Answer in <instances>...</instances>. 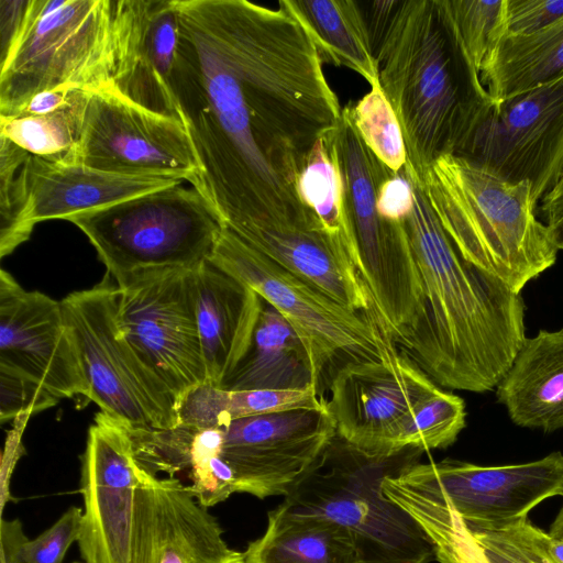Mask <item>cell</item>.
<instances>
[{
	"label": "cell",
	"instance_id": "cell-9",
	"mask_svg": "<svg viewBox=\"0 0 563 563\" xmlns=\"http://www.w3.org/2000/svg\"><path fill=\"white\" fill-rule=\"evenodd\" d=\"M208 260L254 290L290 323L305 345L318 386L332 365L384 360L398 352L373 312H358L340 305L250 246L227 227L219 233Z\"/></svg>",
	"mask_w": 563,
	"mask_h": 563
},
{
	"label": "cell",
	"instance_id": "cell-4",
	"mask_svg": "<svg viewBox=\"0 0 563 563\" xmlns=\"http://www.w3.org/2000/svg\"><path fill=\"white\" fill-rule=\"evenodd\" d=\"M409 175L460 254L514 291L555 263L558 249L537 218L528 181H508L455 154Z\"/></svg>",
	"mask_w": 563,
	"mask_h": 563
},
{
	"label": "cell",
	"instance_id": "cell-17",
	"mask_svg": "<svg viewBox=\"0 0 563 563\" xmlns=\"http://www.w3.org/2000/svg\"><path fill=\"white\" fill-rule=\"evenodd\" d=\"M400 475L448 500L466 525L514 521L528 517L547 498L563 496L561 452L503 466H479L450 459L417 463Z\"/></svg>",
	"mask_w": 563,
	"mask_h": 563
},
{
	"label": "cell",
	"instance_id": "cell-37",
	"mask_svg": "<svg viewBox=\"0 0 563 563\" xmlns=\"http://www.w3.org/2000/svg\"><path fill=\"white\" fill-rule=\"evenodd\" d=\"M0 394L2 422L47 409L60 400L36 379L4 365H0Z\"/></svg>",
	"mask_w": 563,
	"mask_h": 563
},
{
	"label": "cell",
	"instance_id": "cell-7",
	"mask_svg": "<svg viewBox=\"0 0 563 563\" xmlns=\"http://www.w3.org/2000/svg\"><path fill=\"white\" fill-rule=\"evenodd\" d=\"M334 142L357 272L383 333L400 345L422 319L424 297L406 223L385 220L377 209V188L388 167L363 143L343 109Z\"/></svg>",
	"mask_w": 563,
	"mask_h": 563
},
{
	"label": "cell",
	"instance_id": "cell-26",
	"mask_svg": "<svg viewBox=\"0 0 563 563\" xmlns=\"http://www.w3.org/2000/svg\"><path fill=\"white\" fill-rule=\"evenodd\" d=\"M563 75V16L530 34H506L481 70L494 102Z\"/></svg>",
	"mask_w": 563,
	"mask_h": 563
},
{
	"label": "cell",
	"instance_id": "cell-6",
	"mask_svg": "<svg viewBox=\"0 0 563 563\" xmlns=\"http://www.w3.org/2000/svg\"><path fill=\"white\" fill-rule=\"evenodd\" d=\"M89 239L118 288L156 272L194 269L224 227L207 196L174 185L66 219Z\"/></svg>",
	"mask_w": 563,
	"mask_h": 563
},
{
	"label": "cell",
	"instance_id": "cell-35",
	"mask_svg": "<svg viewBox=\"0 0 563 563\" xmlns=\"http://www.w3.org/2000/svg\"><path fill=\"white\" fill-rule=\"evenodd\" d=\"M216 404L221 429L232 421L298 409H320L327 400L314 386L305 389H216Z\"/></svg>",
	"mask_w": 563,
	"mask_h": 563
},
{
	"label": "cell",
	"instance_id": "cell-19",
	"mask_svg": "<svg viewBox=\"0 0 563 563\" xmlns=\"http://www.w3.org/2000/svg\"><path fill=\"white\" fill-rule=\"evenodd\" d=\"M111 82L133 101L186 119L177 89L181 31L173 0L113 1Z\"/></svg>",
	"mask_w": 563,
	"mask_h": 563
},
{
	"label": "cell",
	"instance_id": "cell-3",
	"mask_svg": "<svg viewBox=\"0 0 563 563\" xmlns=\"http://www.w3.org/2000/svg\"><path fill=\"white\" fill-rule=\"evenodd\" d=\"M376 62L413 177L439 157L457 154L495 103L462 46L445 0H400Z\"/></svg>",
	"mask_w": 563,
	"mask_h": 563
},
{
	"label": "cell",
	"instance_id": "cell-33",
	"mask_svg": "<svg viewBox=\"0 0 563 563\" xmlns=\"http://www.w3.org/2000/svg\"><path fill=\"white\" fill-rule=\"evenodd\" d=\"M466 424L465 402L457 395L439 388L422 402L406 424L399 442L423 452L452 445Z\"/></svg>",
	"mask_w": 563,
	"mask_h": 563
},
{
	"label": "cell",
	"instance_id": "cell-38",
	"mask_svg": "<svg viewBox=\"0 0 563 563\" xmlns=\"http://www.w3.org/2000/svg\"><path fill=\"white\" fill-rule=\"evenodd\" d=\"M81 520L82 508L69 507L53 526L25 542L26 563H63L67 550L79 538Z\"/></svg>",
	"mask_w": 563,
	"mask_h": 563
},
{
	"label": "cell",
	"instance_id": "cell-45",
	"mask_svg": "<svg viewBox=\"0 0 563 563\" xmlns=\"http://www.w3.org/2000/svg\"><path fill=\"white\" fill-rule=\"evenodd\" d=\"M548 547L554 559L559 563H563V539L552 538L549 534Z\"/></svg>",
	"mask_w": 563,
	"mask_h": 563
},
{
	"label": "cell",
	"instance_id": "cell-21",
	"mask_svg": "<svg viewBox=\"0 0 563 563\" xmlns=\"http://www.w3.org/2000/svg\"><path fill=\"white\" fill-rule=\"evenodd\" d=\"M21 199L15 240L27 241L35 224L62 219L184 181L103 172L29 154L20 169Z\"/></svg>",
	"mask_w": 563,
	"mask_h": 563
},
{
	"label": "cell",
	"instance_id": "cell-30",
	"mask_svg": "<svg viewBox=\"0 0 563 563\" xmlns=\"http://www.w3.org/2000/svg\"><path fill=\"white\" fill-rule=\"evenodd\" d=\"M89 90L65 108L44 115L0 117V136L49 161L63 162L76 147Z\"/></svg>",
	"mask_w": 563,
	"mask_h": 563
},
{
	"label": "cell",
	"instance_id": "cell-15",
	"mask_svg": "<svg viewBox=\"0 0 563 563\" xmlns=\"http://www.w3.org/2000/svg\"><path fill=\"white\" fill-rule=\"evenodd\" d=\"M223 431L236 493L260 499L289 494L336 435L327 406L242 418Z\"/></svg>",
	"mask_w": 563,
	"mask_h": 563
},
{
	"label": "cell",
	"instance_id": "cell-22",
	"mask_svg": "<svg viewBox=\"0 0 563 563\" xmlns=\"http://www.w3.org/2000/svg\"><path fill=\"white\" fill-rule=\"evenodd\" d=\"M192 274L206 383L222 387L249 353L265 301L209 260Z\"/></svg>",
	"mask_w": 563,
	"mask_h": 563
},
{
	"label": "cell",
	"instance_id": "cell-1",
	"mask_svg": "<svg viewBox=\"0 0 563 563\" xmlns=\"http://www.w3.org/2000/svg\"><path fill=\"white\" fill-rule=\"evenodd\" d=\"M180 25L199 35L236 78L254 136L282 187L297 179L312 146L335 130L342 108L309 33L278 2L173 0Z\"/></svg>",
	"mask_w": 563,
	"mask_h": 563
},
{
	"label": "cell",
	"instance_id": "cell-39",
	"mask_svg": "<svg viewBox=\"0 0 563 563\" xmlns=\"http://www.w3.org/2000/svg\"><path fill=\"white\" fill-rule=\"evenodd\" d=\"M563 16V0H507V34H530Z\"/></svg>",
	"mask_w": 563,
	"mask_h": 563
},
{
	"label": "cell",
	"instance_id": "cell-29",
	"mask_svg": "<svg viewBox=\"0 0 563 563\" xmlns=\"http://www.w3.org/2000/svg\"><path fill=\"white\" fill-rule=\"evenodd\" d=\"M334 131L318 139L309 152L297 179V194L324 230L345 247L357 271V254L346 212Z\"/></svg>",
	"mask_w": 563,
	"mask_h": 563
},
{
	"label": "cell",
	"instance_id": "cell-5",
	"mask_svg": "<svg viewBox=\"0 0 563 563\" xmlns=\"http://www.w3.org/2000/svg\"><path fill=\"white\" fill-rule=\"evenodd\" d=\"M422 450L373 456L338 435L278 506L346 530L360 563H430L433 548L413 518L383 493V481L419 463Z\"/></svg>",
	"mask_w": 563,
	"mask_h": 563
},
{
	"label": "cell",
	"instance_id": "cell-12",
	"mask_svg": "<svg viewBox=\"0 0 563 563\" xmlns=\"http://www.w3.org/2000/svg\"><path fill=\"white\" fill-rule=\"evenodd\" d=\"M192 271L156 272L118 288L123 336L167 386L177 406L189 389L206 383Z\"/></svg>",
	"mask_w": 563,
	"mask_h": 563
},
{
	"label": "cell",
	"instance_id": "cell-42",
	"mask_svg": "<svg viewBox=\"0 0 563 563\" xmlns=\"http://www.w3.org/2000/svg\"><path fill=\"white\" fill-rule=\"evenodd\" d=\"M31 0H0L1 56L3 58L20 36Z\"/></svg>",
	"mask_w": 563,
	"mask_h": 563
},
{
	"label": "cell",
	"instance_id": "cell-2",
	"mask_svg": "<svg viewBox=\"0 0 563 563\" xmlns=\"http://www.w3.org/2000/svg\"><path fill=\"white\" fill-rule=\"evenodd\" d=\"M410 178L413 205L405 223L422 280L424 313L400 353L439 386L489 391L526 339L523 299L460 254Z\"/></svg>",
	"mask_w": 563,
	"mask_h": 563
},
{
	"label": "cell",
	"instance_id": "cell-47",
	"mask_svg": "<svg viewBox=\"0 0 563 563\" xmlns=\"http://www.w3.org/2000/svg\"><path fill=\"white\" fill-rule=\"evenodd\" d=\"M74 563H79V562H74Z\"/></svg>",
	"mask_w": 563,
	"mask_h": 563
},
{
	"label": "cell",
	"instance_id": "cell-31",
	"mask_svg": "<svg viewBox=\"0 0 563 563\" xmlns=\"http://www.w3.org/2000/svg\"><path fill=\"white\" fill-rule=\"evenodd\" d=\"M343 113L373 155L394 172L407 165V152L398 118L379 81Z\"/></svg>",
	"mask_w": 563,
	"mask_h": 563
},
{
	"label": "cell",
	"instance_id": "cell-23",
	"mask_svg": "<svg viewBox=\"0 0 563 563\" xmlns=\"http://www.w3.org/2000/svg\"><path fill=\"white\" fill-rule=\"evenodd\" d=\"M496 397L519 427L563 428V328L525 339Z\"/></svg>",
	"mask_w": 563,
	"mask_h": 563
},
{
	"label": "cell",
	"instance_id": "cell-40",
	"mask_svg": "<svg viewBox=\"0 0 563 563\" xmlns=\"http://www.w3.org/2000/svg\"><path fill=\"white\" fill-rule=\"evenodd\" d=\"M413 189L407 165L398 172L388 168L377 188L379 214L391 222H405L412 209Z\"/></svg>",
	"mask_w": 563,
	"mask_h": 563
},
{
	"label": "cell",
	"instance_id": "cell-14",
	"mask_svg": "<svg viewBox=\"0 0 563 563\" xmlns=\"http://www.w3.org/2000/svg\"><path fill=\"white\" fill-rule=\"evenodd\" d=\"M440 387L400 352L384 360L350 361L330 383L328 410L336 435L358 451L389 456L418 407Z\"/></svg>",
	"mask_w": 563,
	"mask_h": 563
},
{
	"label": "cell",
	"instance_id": "cell-16",
	"mask_svg": "<svg viewBox=\"0 0 563 563\" xmlns=\"http://www.w3.org/2000/svg\"><path fill=\"white\" fill-rule=\"evenodd\" d=\"M140 472L129 429L100 411L81 456L77 544L84 563H131Z\"/></svg>",
	"mask_w": 563,
	"mask_h": 563
},
{
	"label": "cell",
	"instance_id": "cell-28",
	"mask_svg": "<svg viewBox=\"0 0 563 563\" xmlns=\"http://www.w3.org/2000/svg\"><path fill=\"white\" fill-rule=\"evenodd\" d=\"M383 493L419 525L440 563H489L471 529L444 498L410 483L400 473L383 481Z\"/></svg>",
	"mask_w": 563,
	"mask_h": 563
},
{
	"label": "cell",
	"instance_id": "cell-13",
	"mask_svg": "<svg viewBox=\"0 0 563 563\" xmlns=\"http://www.w3.org/2000/svg\"><path fill=\"white\" fill-rule=\"evenodd\" d=\"M455 155L508 181H528L538 205L563 177V75L495 102Z\"/></svg>",
	"mask_w": 563,
	"mask_h": 563
},
{
	"label": "cell",
	"instance_id": "cell-34",
	"mask_svg": "<svg viewBox=\"0 0 563 563\" xmlns=\"http://www.w3.org/2000/svg\"><path fill=\"white\" fill-rule=\"evenodd\" d=\"M467 527L489 563H559L549 550V533L533 526L528 517Z\"/></svg>",
	"mask_w": 563,
	"mask_h": 563
},
{
	"label": "cell",
	"instance_id": "cell-8",
	"mask_svg": "<svg viewBox=\"0 0 563 563\" xmlns=\"http://www.w3.org/2000/svg\"><path fill=\"white\" fill-rule=\"evenodd\" d=\"M112 12V0H31L20 36L0 59V117L46 89L111 82Z\"/></svg>",
	"mask_w": 563,
	"mask_h": 563
},
{
	"label": "cell",
	"instance_id": "cell-10",
	"mask_svg": "<svg viewBox=\"0 0 563 563\" xmlns=\"http://www.w3.org/2000/svg\"><path fill=\"white\" fill-rule=\"evenodd\" d=\"M118 295L117 286L102 282L60 301L79 349L87 398L129 430L175 427V397L120 330Z\"/></svg>",
	"mask_w": 563,
	"mask_h": 563
},
{
	"label": "cell",
	"instance_id": "cell-27",
	"mask_svg": "<svg viewBox=\"0 0 563 563\" xmlns=\"http://www.w3.org/2000/svg\"><path fill=\"white\" fill-rule=\"evenodd\" d=\"M313 41L322 63L344 66L369 86L378 82V65L365 19L354 0H283Z\"/></svg>",
	"mask_w": 563,
	"mask_h": 563
},
{
	"label": "cell",
	"instance_id": "cell-20",
	"mask_svg": "<svg viewBox=\"0 0 563 563\" xmlns=\"http://www.w3.org/2000/svg\"><path fill=\"white\" fill-rule=\"evenodd\" d=\"M131 563H244L217 518L179 479L140 472Z\"/></svg>",
	"mask_w": 563,
	"mask_h": 563
},
{
	"label": "cell",
	"instance_id": "cell-36",
	"mask_svg": "<svg viewBox=\"0 0 563 563\" xmlns=\"http://www.w3.org/2000/svg\"><path fill=\"white\" fill-rule=\"evenodd\" d=\"M29 153L4 136H0V254L13 252L12 239L16 225L21 183L20 169Z\"/></svg>",
	"mask_w": 563,
	"mask_h": 563
},
{
	"label": "cell",
	"instance_id": "cell-32",
	"mask_svg": "<svg viewBox=\"0 0 563 563\" xmlns=\"http://www.w3.org/2000/svg\"><path fill=\"white\" fill-rule=\"evenodd\" d=\"M462 46L481 74L487 59L507 34V0H445Z\"/></svg>",
	"mask_w": 563,
	"mask_h": 563
},
{
	"label": "cell",
	"instance_id": "cell-43",
	"mask_svg": "<svg viewBox=\"0 0 563 563\" xmlns=\"http://www.w3.org/2000/svg\"><path fill=\"white\" fill-rule=\"evenodd\" d=\"M29 540L24 533L22 522L15 518L1 519V563H26L23 556V547Z\"/></svg>",
	"mask_w": 563,
	"mask_h": 563
},
{
	"label": "cell",
	"instance_id": "cell-18",
	"mask_svg": "<svg viewBox=\"0 0 563 563\" xmlns=\"http://www.w3.org/2000/svg\"><path fill=\"white\" fill-rule=\"evenodd\" d=\"M0 365L31 376L59 399L87 398L79 349L60 301L25 290L4 269L0 273Z\"/></svg>",
	"mask_w": 563,
	"mask_h": 563
},
{
	"label": "cell",
	"instance_id": "cell-44",
	"mask_svg": "<svg viewBox=\"0 0 563 563\" xmlns=\"http://www.w3.org/2000/svg\"><path fill=\"white\" fill-rule=\"evenodd\" d=\"M551 241L553 245L559 250H563V217L547 223Z\"/></svg>",
	"mask_w": 563,
	"mask_h": 563
},
{
	"label": "cell",
	"instance_id": "cell-11",
	"mask_svg": "<svg viewBox=\"0 0 563 563\" xmlns=\"http://www.w3.org/2000/svg\"><path fill=\"white\" fill-rule=\"evenodd\" d=\"M188 113V112H187ZM180 119L144 107L112 82L89 90L79 140L63 163L133 176L170 177L200 185L202 166Z\"/></svg>",
	"mask_w": 563,
	"mask_h": 563
},
{
	"label": "cell",
	"instance_id": "cell-25",
	"mask_svg": "<svg viewBox=\"0 0 563 563\" xmlns=\"http://www.w3.org/2000/svg\"><path fill=\"white\" fill-rule=\"evenodd\" d=\"M244 563H360L350 533L318 516L278 507L268 514L265 532L243 551Z\"/></svg>",
	"mask_w": 563,
	"mask_h": 563
},
{
	"label": "cell",
	"instance_id": "cell-24",
	"mask_svg": "<svg viewBox=\"0 0 563 563\" xmlns=\"http://www.w3.org/2000/svg\"><path fill=\"white\" fill-rule=\"evenodd\" d=\"M311 386L319 389L303 343L290 323L264 302L250 351L222 388L305 389Z\"/></svg>",
	"mask_w": 563,
	"mask_h": 563
},
{
	"label": "cell",
	"instance_id": "cell-41",
	"mask_svg": "<svg viewBox=\"0 0 563 563\" xmlns=\"http://www.w3.org/2000/svg\"><path fill=\"white\" fill-rule=\"evenodd\" d=\"M85 90L87 89L65 85L40 91L32 96L13 115L35 117L56 112L75 101Z\"/></svg>",
	"mask_w": 563,
	"mask_h": 563
},
{
	"label": "cell",
	"instance_id": "cell-46",
	"mask_svg": "<svg viewBox=\"0 0 563 563\" xmlns=\"http://www.w3.org/2000/svg\"><path fill=\"white\" fill-rule=\"evenodd\" d=\"M549 534L552 538L563 539V506L550 526Z\"/></svg>",
	"mask_w": 563,
	"mask_h": 563
}]
</instances>
